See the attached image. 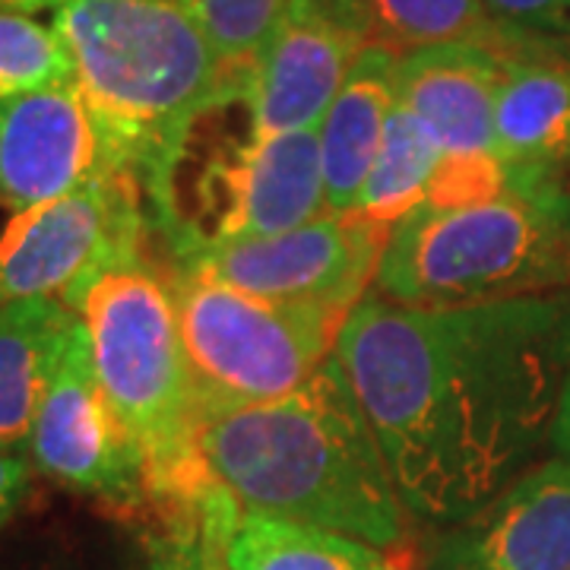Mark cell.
<instances>
[{
    "label": "cell",
    "instance_id": "cell-1",
    "mask_svg": "<svg viewBox=\"0 0 570 570\" xmlns=\"http://www.w3.org/2000/svg\"><path fill=\"white\" fill-rule=\"evenodd\" d=\"M336 362L403 508L460 523L551 444L570 377V288L466 307L367 292L340 330Z\"/></svg>",
    "mask_w": 570,
    "mask_h": 570
},
{
    "label": "cell",
    "instance_id": "cell-2",
    "mask_svg": "<svg viewBox=\"0 0 570 570\" xmlns=\"http://www.w3.org/2000/svg\"><path fill=\"white\" fill-rule=\"evenodd\" d=\"M197 450L242 508L371 549L403 542V498L336 355L283 400L204 412Z\"/></svg>",
    "mask_w": 570,
    "mask_h": 570
},
{
    "label": "cell",
    "instance_id": "cell-3",
    "mask_svg": "<svg viewBox=\"0 0 570 570\" xmlns=\"http://www.w3.org/2000/svg\"><path fill=\"white\" fill-rule=\"evenodd\" d=\"M55 29L118 168L142 184L149 223L171 225V178L204 118L238 102L204 29L175 0H67Z\"/></svg>",
    "mask_w": 570,
    "mask_h": 570
},
{
    "label": "cell",
    "instance_id": "cell-4",
    "mask_svg": "<svg viewBox=\"0 0 570 570\" xmlns=\"http://www.w3.org/2000/svg\"><path fill=\"white\" fill-rule=\"evenodd\" d=\"M377 295L409 307H466L570 288V190L523 171L504 194L415 209L390 228Z\"/></svg>",
    "mask_w": 570,
    "mask_h": 570
},
{
    "label": "cell",
    "instance_id": "cell-5",
    "mask_svg": "<svg viewBox=\"0 0 570 570\" xmlns=\"http://www.w3.org/2000/svg\"><path fill=\"white\" fill-rule=\"evenodd\" d=\"M115 415L146 472V508L194 498L213 482L197 450L200 400L163 269L137 261L105 269L73 302Z\"/></svg>",
    "mask_w": 570,
    "mask_h": 570
},
{
    "label": "cell",
    "instance_id": "cell-6",
    "mask_svg": "<svg viewBox=\"0 0 570 570\" xmlns=\"http://www.w3.org/2000/svg\"><path fill=\"white\" fill-rule=\"evenodd\" d=\"M163 276L200 415L283 400L336 355L348 314L261 298L187 266H163Z\"/></svg>",
    "mask_w": 570,
    "mask_h": 570
},
{
    "label": "cell",
    "instance_id": "cell-7",
    "mask_svg": "<svg viewBox=\"0 0 570 570\" xmlns=\"http://www.w3.org/2000/svg\"><path fill=\"white\" fill-rule=\"evenodd\" d=\"M326 213L321 127L216 142L194 175L171 181L168 261L283 235Z\"/></svg>",
    "mask_w": 570,
    "mask_h": 570
},
{
    "label": "cell",
    "instance_id": "cell-8",
    "mask_svg": "<svg viewBox=\"0 0 570 570\" xmlns=\"http://www.w3.org/2000/svg\"><path fill=\"white\" fill-rule=\"evenodd\" d=\"M149 209L134 171L115 168L0 228V305L55 298L73 307L105 269L146 250Z\"/></svg>",
    "mask_w": 570,
    "mask_h": 570
},
{
    "label": "cell",
    "instance_id": "cell-9",
    "mask_svg": "<svg viewBox=\"0 0 570 570\" xmlns=\"http://www.w3.org/2000/svg\"><path fill=\"white\" fill-rule=\"evenodd\" d=\"M390 228L355 213H324L283 235L194 250L168 264L285 305L352 314L377 276Z\"/></svg>",
    "mask_w": 570,
    "mask_h": 570
},
{
    "label": "cell",
    "instance_id": "cell-10",
    "mask_svg": "<svg viewBox=\"0 0 570 570\" xmlns=\"http://www.w3.org/2000/svg\"><path fill=\"white\" fill-rule=\"evenodd\" d=\"M32 463L63 489L108 508H146V472L105 396L86 324L77 321L29 434Z\"/></svg>",
    "mask_w": 570,
    "mask_h": 570
},
{
    "label": "cell",
    "instance_id": "cell-11",
    "mask_svg": "<svg viewBox=\"0 0 570 570\" xmlns=\"http://www.w3.org/2000/svg\"><path fill=\"white\" fill-rule=\"evenodd\" d=\"M365 45L324 0H288L245 89L247 130L276 137L321 127Z\"/></svg>",
    "mask_w": 570,
    "mask_h": 570
},
{
    "label": "cell",
    "instance_id": "cell-12",
    "mask_svg": "<svg viewBox=\"0 0 570 570\" xmlns=\"http://www.w3.org/2000/svg\"><path fill=\"white\" fill-rule=\"evenodd\" d=\"M77 82L0 99V206L22 213L115 171Z\"/></svg>",
    "mask_w": 570,
    "mask_h": 570
},
{
    "label": "cell",
    "instance_id": "cell-13",
    "mask_svg": "<svg viewBox=\"0 0 570 570\" xmlns=\"http://www.w3.org/2000/svg\"><path fill=\"white\" fill-rule=\"evenodd\" d=\"M431 570H570V463L551 456L453 523Z\"/></svg>",
    "mask_w": 570,
    "mask_h": 570
},
{
    "label": "cell",
    "instance_id": "cell-14",
    "mask_svg": "<svg viewBox=\"0 0 570 570\" xmlns=\"http://www.w3.org/2000/svg\"><path fill=\"white\" fill-rule=\"evenodd\" d=\"M498 82V156L517 171L564 175L570 168V55L558 39L510 32L494 41Z\"/></svg>",
    "mask_w": 570,
    "mask_h": 570
},
{
    "label": "cell",
    "instance_id": "cell-15",
    "mask_svg": "<svg viewBox=\"0 0 570 570\" xmlns=\"http://www.w3.org/2000/svg\"><path fill=\"white\" fill-rule=\"evenodd\" d=\"M498 82L494 45H438L396 63V99L434 134L444 156H498Z\"/></svg>",
    "mask_w": 570,
    "mask_h": 570
},
{
    "label": "cell",
    "instance_id": "cell-16",
    "mask_svg": "<svg viewBox=\"0 0 570 570\" xmlns=\"http://www.w3.org/2000/svg\"><path fill=\"white\" fill-rule=\"evenodd\" d=\"M396 63L384 48H365L321 121L326 213H355L387 118L396 105Z\"/></svg>",
    "mask_w": 570,
    "mask_h": 570
},
{
    "label": "cell",
    "instance_id": "cell-17",
    "mask_svg": "<svg viewBox=\"0 0 570 570\" xmlns=\"http://www.w3.org/2000/svg\"><path fill=\"white\" fill-rule=\"evenodd\" d=\"M80 314L55 298L0 305V450L29 448L41 400Z\"/></svg>",
    "mask_w": 570,
    "mask_h": 570
},
{
    "label": "cell",
    "instance_id": "cell-18",
    "mask_svg": "<svg viewBox=\"0 0 570 570\" xmlns=\"http://www.w3.org/2000/svg\"><path fill=\"white\" fill-rule=\"evenodd\" d=\"M365 48L403 58L422 48L475 41L494 45L504 29L482 0H324Z\"/></svg>",
    "mask_w": 570,
    "mask_h": 570
},
{
    "label": "cell",
    "instance_id": "cell-19",
    "mask_svg": "<svg viewBox=\"0 0 570 570\" xmlns=\"http://www.w3.org/2000/svg\"><path fill=\"white\" fill-rule=\"evenodd\" d=\"M225 554L232 570H390L381 549L242 504L228 520Z\"/></svg>",
    "mask_w": 570,
    "mask_h": 570
},
{
    "label": "cell",
    "instance_id": "cell-20",
    "mask_svg": "<svg viewBox=\"0 0 570 570\" xmlns=\"http://www.w3.org/2000/svg\"><path fill=\"white\" fill-rule=\"evenodd\" d=\"M441 156L444 149L434 140V134L409 111V105L396 99L355 216L384 228L403 223L425 200L428 184L441 165Z\"/></svg>",
    "mask_w": 570,
    "mask_h": 570
},
{
    "label": "cell",
    "instance_id": "cell-21",
    "mask_svg": "<svg viewBox=\"0 0 570 570\" xmlns=\"http://www.w3.org/2000/svg\"><path fill=\"white\" fill-rule=\"evenodd\" d=\"M238 501L209 485L194 498L153 504L142 532L149 570H232L225 554V532Z\"/></svg>",
    "mask_w": 570,
    "mask_h": 570
},
{
    "label": "cell",
    "instance_id": "cell-22",
    "mask_svg": "<svg viewBox=\"0 0 570 570\" xmlns=\"http://www.w3.org/2000/svg\"><path fill=\"white\" fill-rule=\"evenodd\" d=\"M194 17L223 63L235 99H245L250 73L283 20L288 0H175Z\"/></svg>",
    "mask_w": 570,
    "mask_h": 570
},
{
    "label": "cell",
    "instance_id": "cell-23",
    "mask_svg": "<svg viewBox=\"0 0 570 570\" xmlns=\"http://www.w3.org/2000/svg\"><path fill=\"white\" fill-rule=\"evenodd\" d=\"M77 82L73 58L55 26L0 10V99Z\"/></svg>",
    "mask_w": 570,
    "mask_h": 570
},
{
    "label": "cell",
    "instance_id": "cell-24",
    "mask_svg": "<svg viewBox=\"0 0 570 570\" xmlns=\"http://www.w3.org/2000/svg\"><path fill=\"white\" fill-rule=\"evenodd\" d=\"M482 7L491 20L510 32L539 39L570 36V0H482Z\"/></svg>",
    "mask_w": 570,
    "mask_h": 570
},
{
    "label": "cell",
    "instance_id": "cell-25",
    "mask_svg": "<svg viewBox=\"0 0 570 570\" xmlns=\"http://www.w3.org/2000/svg\"><path fill=\"white\" fill-rule=\"evenodd\" d=\"M26 489H29V466H26V460L17 456V453L0 450V530L17 513Z\"/></svg>",
    "mask_w": 570,
    "mask_h": 570
},
{
    "label": "cell",
    "instance_id": "cell-26",
    "mask_svg": "<svg viewBox=\"0 0 570 570\" xmlns=\"http://www.w3.org/2000/svg\"><path fill=\"white\" fill-rule=\"evenodd\" d=\"M551 448L561 460L570 463V377L561 393V406H558V419H554V431H551Z\"/></svg>",
    "mask_w": 570,
    "mask_h": 570
},
{
    "label": "cell",
    "instance_id": "cell-27",
    "mask_svg": "<svg viewBox=\"0 0 570 570\" xmlns=\"http://www.w3.org/2000/svg\"><path fill=\"white\" fill-rule=\"evenodd\" d=\"M67 0H0V10L7 13H22V17H32V13H41V10H61Z\"/></svg>",
    "mask_w": 570,
    "mask_h": 570
}]
</instances>
